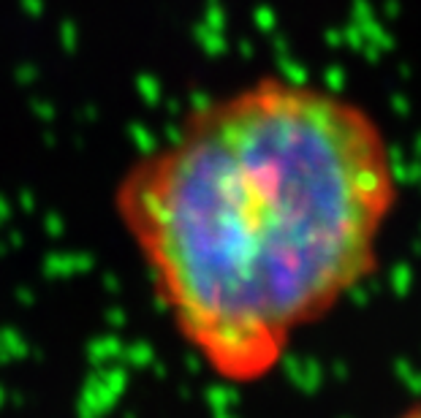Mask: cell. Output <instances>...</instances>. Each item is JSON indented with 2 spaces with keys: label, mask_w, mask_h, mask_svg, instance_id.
I'll use <instances>...</instances> for the list:
<instances>
[{
  "label": "cell",
  "mask_w": 421,
  "mask_h": 418,
  "mask_svg": "<svg viewBox=\"0 0 421 418\" xmlns=\"http://www.w3.org/2000/svg\"><path fill=\"white\" fill-rule=\"evenodd\" d=\"M397 201L378 117L280 73L196 106L115 190L177 334L234 386L272 375L375 275Z\"/></svg>",
  "instance_id": "obj_1"
},
{
  "label": "cell",
  "mask_w": 421,
  "mask_h": 418,
  "mask_svg": "<svg viewBox=\"0 0 421 418\" xmlns=\"http://www.w3.org/2000/svg\"><path fill=\"white\" fill-rule=\"evenodd\" d=\"M394 418H421V402L411 405V408H405L402 413H397Z\"/></svg>",
  "instance_id": "obj_2"
}]
</instances>
